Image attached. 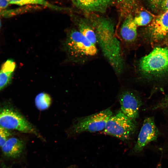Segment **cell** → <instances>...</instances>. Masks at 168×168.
Wrapping results in <instances>:
<instances>
[{"label": "cell", "mask_w": 168, "mask_h": 168, "mask_svg": "<svg viewBox=\"0 0 168 168\" xmlns=\"http://www.w3.org/2000/svg\"><path fill=\"white\" fill-rule=\"evenodd\" d=\"M137 27L132 14L126 16L120 31V35L124 41L130 43L135 40L137 34Z\"/></svg>", "instance_id": "11"}, {"label": "cell", "mask_w": 168, "mask_h": 168, "mask_svg": "<svg viewBox=\"0 0 168 168\" xmlns=\"http://www.w3.org/2000/svg\"><path fill=\"white\" fill-rule=\"evenodd\" d=\"M73 6L86 15L104 13L115 0H70Z\"/></svg>", "instance_id": "9"}, {"label": "cell", "mask_w": 168, "mask_h": 168, "mask_svg": "<svg viewBox=\"0 0 168 168\" xmlns=\"http://www.w3.org/2000/svg\"><path fill=\"white\" fill-rule=\"evenodd\" d=\"M1 21L0 18V28L1 27Z\"/></svg>", "instance_id": "25"}, {"label": "cell", "mask_w": 168, "mask_h": 168, "mask_svg": "<svg viewBox=\"0 0 168 168\" xmlns=\"http://www.w3.org/2000/svg\"><path fill=\"white\" fill-rule=\"evenodd\" d=\"M63 48L68 60L73 62L82 61L97 53L96 45L91 42L77 29L69 30L63 43Z\"/></svg>", "instance_id": "2"}, {"label": "cell", "mask_w": 168, "mask_h": 168, "mask_svg": "<svg viewBox=\"0 0 168 168\" xmlns=\"http://www.w3.org/2000/svg\"><path fill=\"white\" fill-rule=\"evenodd\" d=\"M134 22L138 26H144L150 23L152 17L147 12L142 11L133 17Z\"/></svg>", "instance_id": "18"}, {"label": "cell", "mask_w": 168, "mask_h": 168, "mask_svg": "<svg viewBox=\"0 0 168 168\" xmlns=\"http://www.w3.org/2000/svg\"><path fill=\"white\" fill-rule=\"evenodd\" d=\"M119 100L121 111L124 114L134 120L138 118L142 102L138 96L131 91H124L119 95Z\"/></svg>", "instance_id": "8"}, {"label": "cell", "mask_w": 168, "mask_h": 168, "mask_svg": "<svg viewBox=\"0 0 168 168\" xmlns=\"http://www.w3.org/2000/svg\"><path fill=\"white\" fill-rule=\"evenodd\" d=\"M12 135L9 130L0 125V147H1Z\"/></svg>", "instance_id": "19"}, {"label": "cell", "mask_w": 168, "mask_h": 168, "mask_svg": "<svg viewBox=\"0 0 168 168\" xmlns=\"http://www.w3.org/2000/svg\"><path fill=\"white\" fill-rule=\"evenodd\" d=\"M160 134L154 118L146 117L144 120L132 152L136 154L141 153L149 144L157 140Z\"/></svg>", "instance_id": "7"}, {"label": "cell", "mask_w": 168, "mask_h": 168, "mask_svg": "<svg viewBox=\"0 0 168 168\" xmlns=\"http://www.w3.org/2000/svg\"><path fill=\"white\" fill-rule=\"evenodd\" d=\"M9 4L20 6L33 5L44 7L58 11H68L69 9L53 5L46 0H7Z\"/></svg>", "instance_id": "15"}, {"label": "cell", "mask_w": 168, "mask_h": 168, "mask_svg": "<svg viewBox=\"0 0 168 168\" xmlns=\"http://www.w3.org/2000/svg\"><path fill=\"white\" fill-rule=\"evenodd\" d=\"M139 68L144 75L159 77L168 72V48L156 47L140 61Z\"/></svg>", "instance_id": "3"}, {"label": "cell", "mask_w": 168, "mask_h": 168, "mask_svg": "<svg viewBox=\"0 0 168 168\" xmlns=\"http://www.w3.org/2000/svg\"><path fill=\"white\" fill-rule=\"evenodd\" d=\"M9 4L7 0H0V11L6 8Z\"/></svg>", "instance_id": "23"}, {"label": "cell", "mask_w": 168, "mask_h": 168, "mask_svg": "<svg viewBox=\"0 0 168 168\" xmlns=\"http://www.w3.org/2000/svg\"><path fill=\"white\" fill-rule=\"evenodd\" d=\"M159 149L161 152L162 156L168 160V142Z\"/></svg>", "instance_id": "22"}, {"label": "cell", "mask_w": 168, "mask_h": 168, "mask_svg": "<svg viewBox=\"0 0 168 168\" xmlns=\"http://www.w3.org/2000/svg\"><path fill=\"white\" fill-rule=\"evenodd\" d=\"M167 35H168V33H167Z\"/></svg>", "instance_id": "26"}, {"label": "cell", "mask_w": 168, "mask_h": 168, "mask_svg": "<svg viewBox=\"0 0 168 168\" xmlns=\"http://www.w3.org/2000/svg\"><path fill=\"white\" fill-rule=\"evenodd\" d=\"M113 115L110 108L78 119L72 127L74 133L95 132L104 129L106 124Z\"/></svg>", "instance_id": "5"}, {"label": "cell", "mask_w": 168, "mask_h": 168, "mask_svg": "<svg viewBox=\"0 0 168 168\" xmlns=\"http://www.w3.org/2000/svg\"><path fill=\"white\" fill-rule=\"evenodd\" d=\"M150 27L154 39L159 40L166 35L168 32V10L154 19Z\"/></svg>", "instance_id": "10"}, {"label": "cell", "mask_w": 168, "mask_h": 168, "mask_svg": "<svg viewBox=\"0 0 168 168\" xmlns=\"http://www.w3.org/2000/svg\"><path fill=\"white\" fill-rule=\"evenodd\" d=\"M163 0H148L151 7L155 10L161 9V6Z\"/></svg>", "instance_id": "21"}, {"label": "cell", "mask_w": 168, "mask_h": 168, "mask_svg": "<svg viewBox=\"0 0 168 168\" xmlns=\"http://www.w3.org/2000/svg\"><path fill=\"white\" fill-rule=\"evenodd\" d=\"M51 102L50 96L44 92H41L38 94L35 99V105L40 110L48 109L50 105Z\"/></svg>", "instance_id": "16"}, {"label": "cell", "mask_w": 168, "mask_h": 168, "mask_svg": "<svg viewBox=\"0 0 168 168\" xmlns=\"http://www.w3.org/2000/svg\"><path fill=\"white\" fill-rule=\"evenodd\" d=\"M115 0L117 1L122 10L126 13L127 15L131 14V12L136 9L137 6V0Z\"/></svg>", "instance_id": "17"}, {"label": "cell", "mask_w": 168, "mask_h": 168, "mask_svg": "<svg viewBox=\"0 0 168 168\" xmlns=\"http://www.w3.org/2000/svg\"><path fill=\"white\" fill-rule=\"evenodd\" d=\"M161 9L163 11L168 10V0H163L161 6Z\"/></svg>", "instance_id": "24"}, {"label": "cell", "mask_w": 168, "mask_h": 168, "mask_svg": "<svg viewBox=\"0 0 168 168\" xmlns=\"http://www.w3.org/2000/svg\"><path fill=\"white\" fill-rule=\"evenodd\" d=\"M16 67L12 60H7L0 69V90L6 86L11 81Z\"/></svg>", "instance_id": "14"}, {"label": "cell", "mask_w": 168, "mask_h": 168, "mask_svg": "<svg viewBox=\"0 0 168 168\" xmlns=\"http://www.w3.org/2000/svg\"><path fill=\"white\" fill-rule=\"evenodd\" d=\"M94 29L104 56L116 73L123 71L124 62L120 44L115 35L114 25L108 17L88 15L86 16Z\"/></svg>", "instance_id": "1"}, {"label": "cell", "mask_w": 168, "mask_h": 168, "mask_svg": "<svg viewBox=\"0 0 168 168\" xmlns=\"http://www.w3.org/2000/svg\"><path fill=\"white\" fill-rule=\"evenodd\" d=\"M153 108L155 110L168 108V94L158 102Z\"/></svg>", "instance_id": "20"}, {"label": "cell", "mask_w": 168, "mask_h": 168, "mask_svg": "<svg viewBox=\"0 0 168 168\" xmlns=\"http://www.w3.org/2000/svg\"><path fill=\"white\" fill-rule=\"evenodd\" d=\"M24 143L15 137H10L1 147L2 153L5 156L15 158L18 157L23 152Z\"/></svg>", "instance_id": "12"}, {"label": "cell", "mask_w": 168, "mask_h": 168, "mask_svg": "<svg viewBox=\"0 0 168 168\" xmlns=\"http://www.w3.org/2000/svg\"><path fill=\"white\" fill-rule=\"evenodd\" d=\"M0 125L9 130H16L40 137L32 124L20 114L11 109L0 108Z\"/></svg>", "instance_id": "6"}, {"label": "cell", "mask_w": 168, "mask_h": 168, "mask_svg": "<svg viewBox=\"0 0 168 168\" xmlns=\"http://www.w3.org/2000/svg\"><path fill=\"white\" fill-rule=\"evenodd\" d=\"M72 16L77 30L91 42L96 45L97 43L96 34L87 18Z\"/></svg>", "instance_id": "13"}, {"label": "cell", "mask_w": 168, "mask_h": 168, "mask_svg": "<svg viewBox=\"0 0 168 168\" xmlns=\"http://www.w3.org/2000/svg\"><path fill=\"white\" fill-rule=\"evenodd\" d=\"M137 127L136 120L127 116L120 110L110 118L103 133L123 141H128L133 138Z\"/></svg>", "instance_id": "4"}]
</instances>
